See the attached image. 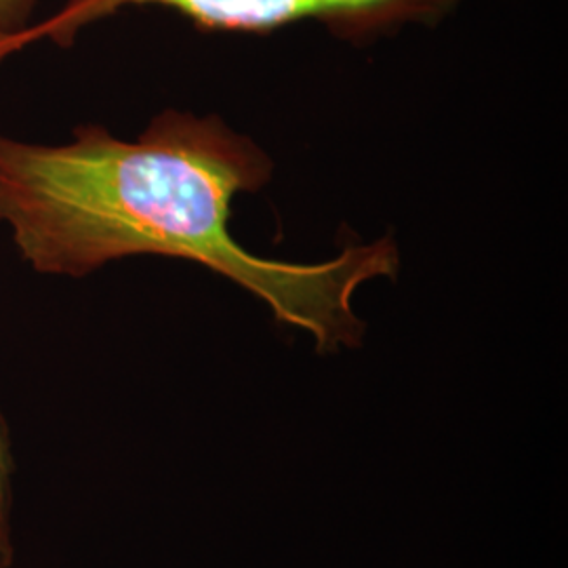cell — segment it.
I'll return each mask as SVG.
<instances>
[{"label":"cell","mask_w":568,"mask_h":568,"mask_svg":"<svg viewBox=\"0 0 568 568\" xmlns=\"http://www.w3.org/2000/svg\"><path fill=\"white\" fill-rule=\"evenodd\" d=\"M274 175V161L217 114L169 108L122 140L79 124L63 143L0 133V224L21 262L44 276L84 278L140 255L203 265L302 328L318 352L363 344L356 293L394 278L392 239L352 244L325 262L251 253L230 230L232 204Z\"/></svg>","instance_id":"obj_1"},{"label":"cell","mask_w":568,"mask_h":568,"mask_svg":"<svg viewBox=\"0 0 568 568\" xmlns=\"http://www.w3.org/2000/svg\"><path fill=\"white\" fill-rule=\"evenodd\" d=\"M466 0H65L47 20L0 44V63L34 42L72 47L82 30L124 9H169L201 30L272 32L316 21L344 41H373L408 26H436Z\"/></svg>","instance_id":"obj_2"},{"label":"cell","mask_w":568,"mask_h":568,"mask_svg":"<svg viewBox=\"0 0 568 568\" xmlns=\"http://www.w3.org/2000/svg\"><path fill=\"white\" fill-rule=\"evenodd\" d=\"M11 476H13V453L11 436L4 415L0 410V568L13 565V530H11Z\"/></svg>","instance_id":"obj_3"},{"label":"cell","mask_w":568,"mask_h":568,"mask_svg":"<svg viewBox=\"0 0 568 568\" xmlns=\"http://www.w3.org/2000/svg\"><path fill=\"white\" fill-rule=\"evenodd\" d=\"M39 0H0V44L21 34L34 18Z\"/></svg>","instance_id":"obj_4"}]
</instances>
